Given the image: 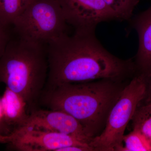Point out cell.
Segmentation results:
<instances>
[{
    "mask_svg": "<svg viewBox=\"0 0 151 151\" xmlns=\"http://www.w3.org/2000/svg\"><path fill=\"white\" fill-rule=\"evenodd\" d=\"M47 55L48 73L44 89L103 79L127 81L137 71L133 60L112 54L95 32L63 34L47 44Z\"/></svg>",
    "mask_w": 151,
    "mask_h": 151,
    "instance_id": "1",
    "label": "cell"
},
{
    "mask_svg": "<svg viewBox=\"0 0 151 151\" xmlns=\"http://www.w3.org/2000/svg\"><path fill=\"white\" fill-rule=\"evenodd\" d=\"M129 80L103 79L44 89L39 106L69 114L93 139L105 128L109 113Z\"/></svg>",
    "mask_w": 151,
    "mask_h": 151,
    "instance_id": "2",
    "label": "cell"
},
{
    "mask_svg": "<svg viewBox=\"0 0 151 151\" xmlns=\"http://www.w3.org/2000/svg\"><path fill=\"white\" fill-rule=\"evenodd\" d=\"M48 73L47 45L12 37L0 58V83L22 97L29 114L40 108Z\"/></svg>",
    "mask_w": 151,
    "mask_h": 151,
    "instance_id": "3",
    "label": "cell"
},
{
    "mask_svg": "<svg viewBox=\"0 0 151 151\" xmlns=\"http://www.w3.org/2000/svg\"><path fill=\"white\" fill-rule=\"evenodd\" d=\"M147 86L145 73L137 72L130 79L112 107L104 130L90 142L94 151H121L125 130L145 97Z\"/></svg>",
    "mask_w": 151,
    "mask_h": 151,
    "instance_id": "4",
    "label": "cell"
},
{
    "mask_svg": "<svg viewBox=\"0 0 151 151\" xmlns=\"http://www.w3.org/2000/svg\"><path fill=\"white\" fill-rule=\"evenodd\" d=\"M68 25L58 0H29L13 27L20 37L47 45L66 33Z\"/></svg>",
    "mask_w": 151,
    "mask_h": 151,
    "instance_id": "5",
    "label": "cell"
},
{
    "mask_svg": "<svg viewBox=\"0 0 151 151\" xmlns=\"http://www.w3.org/2000/svg\"><path fill=\"white\" fill-rule=\"evenodd\" d=\"M68 25L75 32H93L103 22L118 20L103 0H58Z\"/></svg>",
    "mask_w": 151,
    "mask_h": 151,
    "instance_id": "6",
    "label": "cell"
},
{
    "mask_svg": "<svg viewBox=\"0 0 151 151\" xmlns=\"http://www.w3.org/2000/svg\"><path fill=\"white\" fill-rule=\"evenodd\" d=\"M9 135L8 144L17 151H59L73 146L92 147L89 143L78 138L58 132L20 128Z\"/></svg>",
    "mask_w": 151,
    "mask_h": 151,
    "instance_id": "7",
    "label": "cell"
},
{
    "mask_svg": "<svg viewBox=\"0 0 151 151\" xmlns=\"http://www.w3.org/2000/svg\"><path fill=\"white\" fill-rule=\"evenodd\" d=\"M21 128L62 133L89 145L93 139L80 122L69 114L46 108H39L30 113L25 124Z\"/></svg>",
    "mask_w": 151,
    "mask_h": 151,
    "instance_id": "8",
    "label": "cell"
},
{
    "mask_svg": "<svg viewBox=\"0 0 151 151\" xmlns=\"http://www.w3.org/2000/svg\"><path fill=\"white\" fill-rule=\"evenodd\" d=\"M132 24L139 37L134 60L137 72L151 74V5L132 19Z\"/></svg>",
    "mask_w": 151,
    "mask_h": 151,
    "instance_id": "9",
    "label": "cell"
},
{
    "mask_svg": "<svg viewBox=\"0 0 151 151\" xmlns=\"http://www.w3.org/2000/svg\"><path fill=\"white\" fill-rule=\"evenodd\" d=\"M4 124L10 134L24 126L29 116L27 104L22 97L6 87L0 98Z\"/></svg>",
    "mask_w": 151,
    "mask_h": 151,
    "instance_id": "10",
    "label": "cell"
},
{
    "mask_svg": "<svg viewBox=\"0 0 151 151\" xmlns=\"http://www.w3.org/2000/svg\"><path fill=\"white\" fill-rule=\"evenodd\" d=\"M131 121L133 130L140 132L151 143V102L142 100Z\"/></svg>",
    "mask_w": 151,
    "mask_h": 151,
    "instance_id": "11",
    "label": "cell"
},
{
    "mask_svg": "<svg viewBox=\"0 0 151 151\" xmlns=\"http://www.w3.org/2000/svg\"><path fill=\"white\" fill-rule=\"evenodd\" d=\"M29 1V0H0V21L4 24L13 26Z\"/></svg>",
    "mask_w": 151,
    "mask_h": 151,
    "instance_id": "12",
    "label": "cell"
},
{
    "mask_svg": "<svg viewBox=\"0 0 151 151\" xmlns=\"http://www.w3.org/2000/svg\"><path fill=\"white\" fill-rule=\"evenodd\" d=\"M116 15L118 20L131 19L134 10L140 0H103Z\"/></svg>",
    "mask_w": 151,
    "mask_h": 151,
    "instance_id": "13",
    "label": "cell"
},
{
    "mask_svg": "<svg viewBox=\"0 0 151 151\" xmlns=\"http://www.w3.org/2000/svg\"><path fill=\"white\" fill-rule=\"evenodd\" d=\"M123 142L125 144L121 151H151V143L139 131L133 130L128 135H124Z\"/></svg>",
    "mask_w": 151,
    "mask_h": 151,
    "instance_id": "14",
    "label": "cell"
},
{
    "mask_svg": "<svg viewBox=\"0 0 151 151\" xmlns=\"http://www.w3.org/2000/svg\"><path fill=\"white\" fill-rule=\"evenodd\" d=\"M11 26L4 24L0 21V58L2 56L8 44L12 37Z\"/></svg>",
    "mask_w": 151,
    "mask_h": 151,
    "instance_id": "15",
    "label": "cell"
},
{
    "mask_svg": "<svg viewBox=\"0 0 151 151\" xmlns=\"http://www.w3.org/2000/svg\"><path fill=\"white\" fill-rule=\"evenodd\" d=\"M5 127L4 124V119H3V113L2 107L1 104V99H0V133L2 134L1 128L2 127Z\"/></svg>",
    "mask_w": 151,
    "mask_h": 151,
    "instance_id": "16",
    "label": "cell"
},
{
    "mask_svg": "<svg viewBox=\"0 0 151 151\" xmlns=\"http://www.w3.org/2000/svg\"><path fill=\"white\" fill-rule=\"evenodd\" d=\"M9 139V135H3L0 133V143H8Z\"/></svg>",
    "mask_w": 151,
    "mask_h": 151,
    "instance_id": "17",
    "label": "cell"
},
{
    "mask_svg": "<svg viewBox=\"0 0 151 151\" xmlns=\"http://www.w3.org/2000/svg\"><path fill=\"white\" fill-rule=\"evenodd\" d=\"M150 98L151 99V84L150 87Z\"/></svg>",
    "mask_w": 151,
    "mask_h": 151,
    "instance_id": "18",
    "label": "cell"
},
{
    "mask_svg": "<svg viewBox=\"0 0 151 151\" xmlns=\"http://www.w3.org/2000/svg\"><path fill=\"white\" fill-rule=\"evenodd\" d=\"M151 76H151H149V77H148V80H149V78H150V76ZM147 88H148V87H147ZM146 96H147V95H146ZM145 98H146V97H145ZM145 101H147V100H145ZM148 102H149V101H148Z\"/></svg>",
    "mask_w": 151,
    "mask_h": 151,
    "instance_id": "19",
    "label": "cell"
},
{
    "mask_svg": "<svg viewBox=\"0 0 151 151\" xmlns=\"http://www.w3.org/2000/svg\"><path fill=\"white\" fill-rule=\"evenodd\" d=\"M151 77H151H150V78H149V80H150V78ZM149 81H148V83H149ZM146 97H147V96H146ZM146 100H147V99H146ZM147 101H148V100H147ZM150 102H151V101H150Z\"/></svg>",
    "mask_w": 151,
    "mask_h": 151,
    "instance_id": "20",
    "label": "cell"
}]
</instances>
